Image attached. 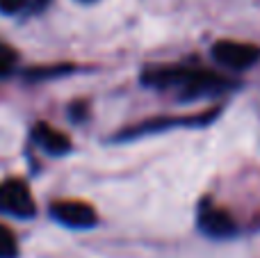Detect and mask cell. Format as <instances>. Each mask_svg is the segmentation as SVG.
<instances>
[{
    "label": "cell",
    "mask_w": 260,
    "mask_h": 258,
    "mask_svg": "<svg viewBox=\"0 0 260 258\" xmlns=\"http://www.w3.org/2000/svg\"><path fill=\"white\" fill-rule=\"evenodd\" d=\"M16 256H18L16 238L7 227L0 224V258H16Z\"/></svg>",
    "instance_id": "obj_6"
},
{
    "label": "cell",
    "mask_w": 260,
    "mask_h": 258,
    "mask_svg": "<svg viewBox=\"0 0 260 258\" xmlns=\"http://www.w3.org/2000/svg\"><path fill=\"white\" fill-rule=\"evenodd\" d=\"M32 137H35L37 144L50 155H64L71 151V140H69L64 133L50 128L48 123H37L35 131H32Z\"/></svg>",
    "instance_id": "obj_5"
},
{
    "label": "cell",
    "mask_w": 260,
    "mask_h": 258,
    "mask_svg": "<svg viewBox=\"0 0 260 258\" xmlns=\"http://www.w3.org/2000/svg\"><path fill=\"white\" fill-rule=\"evenodd\" d=\"M212 55L221 67L231 69V71H244L260 59V48L253 44H244V41L224 39L212 46Z\"/></svg>",
    "instance_id": "obj_1"
},
{
    "label": "cell",
    "mask_w": 260,
    "mask_h": 258,
    "mask_svg": "<svg viewBox=\"0 0 260 258\" xmlns=\"http://www.w3.org/2000/svg\"><path fill=\"white\" fill-rule=\"evenodd\" d=\"M50 215L55 222L64 224L69 229H91L96 227V210L91 208L85 201H73V199H64L57 204L50 206Z\"/></svg>",
    "instance_id": "obj_3"
},
{
    "label": "cell",
    "mask_w": 260,
    "mask_h": 258,
    "mask_svg": "<svg viewBox=\"0 0 260 258\" xmlns=\"http://www.w3.org/2000/svg\"><path fill=\"white\" fill-rule=\"evenodd\" d=\"M85 3H91V0H85Z\"/></svg>",
    "instance_id": "obj_9"
},
{
    "label": "cell",
    "mask_w": 260,
    "mask_h": 258,
    "mask_svg": "<svg viewBox=\"0 0 260 258\" xmlns=\"http://www.w3.org/2000/svg\"><path fill=\"white\" fill-rule=\"evenodd\" d=\"M0 213L14 215V217L27 219L37 213L32 195L23 181L0 183Z\"/></svg>",
    "instance_id": "obj_2"
},
{
    "label": "cell",
    "mask_w": 260,
    "mask_h": 258,
    "mask_svg": "<svg viewBox=\"0 0 260 258\" xmlns=\"http://www.w3.org/2000/svg\"><path fill=\"white\" fill-rule=\"evenodd\" d=\"M199 229L210 238H231L235 231H238L233 217H231L226 210L215 208V206H208V204L201 206V213H199Z\"/></svg>",
    "instance_id": "obj_4"
},
{
    "label": "cell",
    "mask_w": 260,
    "mask_h": 258,
    "mask_svg": "<svg viewBox=\"0 0 260 258\" xmlns=\"http://www.w3.org/2000/svg\"><path fill=\"white\" fill-rule=\"evenodd\" d=\"M16 59H18V55L12 46L0 44V78L12 73V69L16 67Z\"/></svg>",
    "instance_id": "obj_7"
},
{
    "label": "cell",
    "mask_w": 260,
    "mask_h": 258,
    "mask_svg": "<svg viewBox=\"0 0 260 258\" xmlns=\"http://www.w3.org/2000/svg\"><path fill=\"white\" fill-rule=\"evenodd\" d=\"M30 0H0V12L3 14H18Z\"/></svg>",
    "instance_id": "obj_8"
}]
</instances>
